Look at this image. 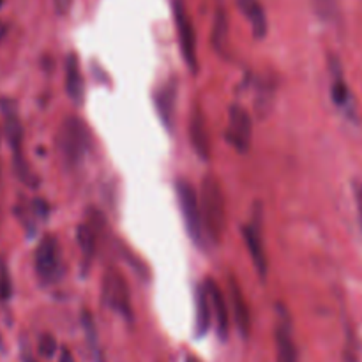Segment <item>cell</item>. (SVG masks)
I'll use <instances>...</instances> for the list:
<instances>
[{"label":"cell","instance_id":"6da1fadb","mask_svg":"<svg viewBox=\"0 0 362 362\" xmlns=\"http://www.w3.org/2000/svg\"><path fill=\"white\" fill-rule=\"evenodd\" d=\"M200 205L205 233L212 243L219 244L226 230V202L221 184L214 175H207L202 182Z\"/></svg>","mask_w":362,"mask_h":362},{"label":"cell","instance_id":"7a4b0ae2","mask_svg":"<svg viewBox=\"0 0 362 362\" xmlns=\"http://www.w3.org/2000/svg\"><path fill=\"white\" fill-rule=\"evenodd\" d=\"M57 145H59L60 158L66 163V166L74 168V166L81 165L90 148V136H88L83 120H80L78 117H67L59 129Z\"/></svg>","mask_w":362,"mask_h":362},{"label":"cell","instance_id":"3957f363","mask_svg":"<svg viewBox=\"0 0 362 362\" xmlns=\"http://www.w3.org/2000/svg\"><path fill=\"white\" fill-rule=\"evenodd\" d=\"M0 112H2V117H4V131H6V138L14 152V166H16V172L21 179L28 182V180H30V173H28L27 170V163L23 161V156H21L23 127H21L20 115H18L16 103L9 98H2L0 99Z\"/></svg>","mask_w":362,"mask_h":362},{"label":"cell","instance_id":"277c9868","mask_svg":"<svg viewBox=\"0 0 362 362\" xmlns=\"http://www.w3.org/2000/svg\"><path fill=\"white\" fill-rule=\"evenodd\" d=\"M177 197H179L180 209H182L184 223H186V230L191 235V239L202 246L204 243V216H202V205L200 197H198L197 189L191 186L186 180H180L177 184Z\"/></svg>","mask_w":362,"mask_h":362},{"label":"cell","instance_id":"5b68a950","mask_svg":"<svg viewBox=\"0 0 362 362\" xmlns=\"http://www.w3.org/2000/svg\"><path fill=\"white\" fill-rule=\"evenodd\" d=\"M35 274L42 283H53L62 272V255H60L59 240L53 235H46L35 247L34 255Z\"/></svg>","mask_w":362,"mask_h":362},{"label":"cell","instance_id":"8992f818","mask_svg":"<svg viewBox=\"0 0 362 362\" xmlns=\"http://www.w3.org/2000/svg\"><path fill=\"white\" fill-rule=\"evenodd\" d=\"M226 140L235 151L247 152L253 140V120L247 110L240 105H232L226 124Z\"/></svg>","mask_w":362,"mask_h":362},{"label":"cell","instance_id":"52a82bcc","mask_svg":"<svg viewBox=\"0 0 362 362\" xmlns=\"http://www.w3.org/2000/svg\"><path fill=\"white\" fill-rule=\"evenodd\" d=\"M274 345L276 361L278 362H299V350H297L296 334H293L292 318L286 313L285 308L278 306L274 325Z\"/></svg>","mask_w":362,"mask_h":362},{"label":"cell","instance_id":"ba28073f","mask_svg":"<svg viewBox=\"0 0 362 362\" xmlns=\"http://www.w3.org/2000/svg\"><path fill=\"white\" fill-rule=\"evenodd\" d=\"M175 25L177 35H179L180 53L184 57V62L187 64L191 71L198 69V55H197V34H194L193 21L187 14L186 7L180 0L175 2Z\"/></svg>","mask_w":362,"mask_h":362},{"label":"cell","instance_id":"9c48e42d","mask_svg":"<svg viewBox=\"0 0 362 362\" xmlns=\"http://www.w3.org/2000/svg\"><path fill=\"white\" fill-rule=\"evenodd\" d=\"M105 297L110 306L119 311L122 317L131 318V296L129 286L120 272L112 271L105 278Z\"/></svg>","mask_w":362,"mask_h":362},{"label":"cell","instance_id":"30bf717a","mask_svg":"<svg viewBox=\"0 0 362 362\" xmlns=\"http://www.w3.org/2000/svg\"><path fill=\"white\" fill-rule=\"evenodd\" d=\"M243 235H244V243H246L247 251H250V257L253 260L255 267H257V272L260 274V278L264 279L267 276L269 271V262H267V255H265V246L264 240H262V233L258 230V226L255 223H250L243 228Z\"/></svg>","mask_w":362,"mask_h":362},{"label":"cell","instance_id":"8fae6325","mask_svg":"<svg viewBox=\"0 0 362 362\" xmlns=\"http://www.w3.org/2000/svg\"><path fill=\"white\" fill-rule=\"evenodd\" d=\"M194 310H197L194 311V334H197L198 338H204V336L207 334L209 329H211V320L212 317H214L207 285H202L197 288Z\"/></svg>","mask_w":362,"mask_h":362},{"label":"cell","instance_id":"7c38bea8","mask_svg":"<svg viewBox=\"0 0 362 362\" xmlns=\"http://www.w3.org/2000/svg\"><path fill=\"white\" fill-rule=\"evenodd\" d=\"M66 92L74 105L80 106L81 103H83L85 83L83 74H81L80 60H78L76 53L67 55L66 60Z\"/></svg>","mask_w":362,"mask_h":362},{"label":"cell","instance_id":"4fadbf2b","mask_svg":"<svg viewBox=\"0 0 362 362\" xmlns=\"http://www.w3.org/2000/svg\"><path fill=\"white\" fill-rule=\"evenodd\" d=\"M228 288H230V300H232V311H233V317H235L237 327H239L240 334H243L244 338H247L251 332L250 308H247L246 299H244L243 290H240V286L237 285V281L233 278H230Z\"/></svg>","mask_w":362,"mask_h":362},{"label":"cell","instance_id":"5bb4252c","mask_svg":"<svg viewBox=\"0 0 362 362\" xmlns=\"http://www.w3.org/2000/svg\"><path fill=\"white\" fill-rule=\"evenodd\" d=\"M189 136L197 154L200 156L202 159H207L209 152H211V136H209L207 122H205V117L200 108H194L193 115H191Z\"/></svg>","mask_w":362,"mask_h":362},{"label":"cell","instance_id":"9a60e30c","mask_svg":"<svg viewBox=\"0 0 362 362\" xmlns=\"http://www.w3.org/2000/svg\"><path fill=\"white\" fill-rule=\"evenodd\" d=\"M237 6H239V9L243 11V14L246 16L255 37H265L269 30V21L260 0H237Z\"/></svg>","mask_w":362,"mask_h":362},{"label":"cell","instance_id":"2e32d148","mask_svg":"<svg viewBox=\"0 0 362 362\" xmlns=\"http://www.w3.org/2000/svg\"><path fill=\"white\" fill-rule=\"evenodd\" d=\"M99 240V225L92 219H85L78 228V247H80L81 260H83L85 267L92 264L95 257V250H98Z\"/></svg>","mask_w":362,"mask_h":362},{"label":"cell","instance_id":"e0dca14e","mask_svg":"<svg viewBox=\"0 0 362 362\" xmlns=\"http://www.w3.org/2000/svg\"><path fill=\"white\" fill-rule=\"evenodd\" d=\"M207 290H209V296H211V303H212V313H214L216 318V329H218V334L221 339H226L228 336V304H226L225 296H223L221 288L216 285L214 281H209L207 283Z\"/></svg>","mask_w":362,"mask_h":362},{"label":"cell","instance_id":"ac0fdd59","mask_svg":"<svg viewBox=\"0 0 362 362\" xmlns=\"http://www.w3.org/2000/svg\"><path fill=\"white\" fill-rule=\"evenodd\" d=\"M331 95L332 101L338 108L345 110L346 113H354V99L350 94V88L346 85L345 78H343L341 67H339L338 60H332V85H331Z\"/></svg>","mask_w":362,"mask_h":362},{"label":"cell","instance_id":"d6986e66","mask_svg":"<svg viewBox=\"0 0 362 362\" xmlns=\"http://www.w3.org/2000/svg\"><path fill=\"white\" fill-rule=\"evenodd\" d=\"M81 325H83V332H85V336H87L88 346H90L92 354H94V357H95V361H101V352H99L98 329H95L94 320H92L90 313H87V311L81 315Z\"/></svg>","mask_w":362,"mask_h":362},{"label":"cell","instance_id":"ffe728a7","mask_svg":"<svg viewBox=\"0 0 362 362\" xmlns=\"http://www.w3.org/2000/svg\"><path fill=\"white\" fill-rule=\"evenodd\" d=\"M173 101H175V92H173L172 87H166L163 92H158L156 103H158V110H159V113H161L163 120H165L166 124L172 122Z\"/></svg>","mask_w":362,"mask_h":362},{"label":"cell","instance_id":"44dd1931","mask_svg":"<svg viewBox=\"0 0 362 362\" xmlns=\"http://www.w3.org/2000/svg\"><path fill=\"white\" fill-rule=\"evenodd\" d=\"M226 34H228V20H226V13L219 11L214 21V32H212V41L218 49H223V45L226 42Z\"/></svg>","mask_w":362,"mask_h":362},{"label":"cell","instance_id":"7402d4cb","mask_svg":"<svg viewBox=\"0 0 362 362\" xmlns=\"http://www.w3.org/2000/svg\"><path fill=\"white\" fill-rule=\"evenodd\" d=\"M315 11L318 16L325 21H334L338 16V7H336V0H313Z\"/></svg>","mask_w":362,"mask_h":362},{"label":"cell","instance_id":"603a6c76","mask_svg":"<svg viewBox=\"0 0 362 362\" xmlns=\"http://www.w3.org/2000/svg\"><path fill=\"white\" fill-rule=\"evenodd\" d=\"M37 350L45 359H52L57 354V339L53 338L52 334H42L41 338H39Z\"/></svg>","mask_w":362,"mask_h":362},{"label":"cell","instance_id":"cb8c5ba5","mask_svg":"<svg viewBox=\"0 0 362 362\" xmlns=\"http://www.w3.org/2000/svg\"><path fill=\"white\" fill-rule=\"evenodd\" d=\"M13 292V285H11V276L7 271V265L0 262V299L7 300Z\"/></svg>","mask_w":362,"mask_h":362},{"label":"cell","instance_id":"d4e9b609","mask_svg":"<svg viewBox=\"0 0 362 362\" xmlns=\"http://www.w3.org/2000/svg\"><path fill=\"white\" fill-rule=\"evenodd\" d=\"M53 6H55V11L59 14H67L71 11V6H73V0H53Z\"/></svg>","mask_w":362,"mask_h":362},{"label":"cell","instance_id":"484cf974","mask_svg":"<svg viewBox=\"0 0 362 362\" xmlns=\"http://www.w3.org/2000/svg\"><path fill=\"white\" fill-rule=\"evenodd\" d=\"M354 191H356V200H357V207H359L361 223H362V184L361 182L354 184Z\"/></svg>","mask_w":362,"mask_h":362},{"label":"cell","instance_id":"4316f807","mask_svg":"<svg viewBox=\"0 0 362 362\" xmlns=\"http://www.w3.org/2000/svg\"><path fill=\"white\" fill-rule=\"evenodd\" d=\"M59 362H76V361H74L73 354H71L69 350L62 349V352H60V357H59Z\"/></svg>","mask_w":362,"mask_h":362},{"label":"cell","instance_id":"83f0119b","mask_svg":"<svg viewBox=\"0 0 362 362\" xmlns=\"http://www.w3.org/2000/svg\"><path fill=\"white\" fill-rule=\"evenodd\" d=\"M6 32H7V27L4 23H0V39H2L4 35H6Z\"/></svg>","mask_w":362,"mask_h":362},{"label":"cell","instance_id":"f1b7e54d","mask_svg":"<svg viewBox=\"0 0 362 362\" xmlns=\"http://www.w3.org/2000/svg\"><path fill=\"white\" fill-rule=\"evenodd\" d=\"M23 362H37V361H35L32 356H28V354H25V356H23Z\"/></svg>","mask_w":362,"mask_h":362},{"label":"cell","instance_id":"f546056e","mask_svg":"<svg viewBox=\"0 0 362 362\" xmlns=\"http://www.w3.org/2000/svg\"><path fill=\"white\" fill-rule=\"evenodd\" d=\"M186 362H200V361H198L197 357H193V356H187L186 357Z\"/></svg>","mask_w":362,"mask_h":362},{"label":"cell","instance_id":"4dcf8cb0","mask_svg":"<svg viewBox=\"0 0 362 362\" xmlns=\"http://www.w3.org/2000/svg\"><path fill=\"white\" fill-rule=\"evenodd\" d=\"M0 349H2V338H0Z\"/></svg>","mask_w":362,"mask_h":362},{"label":"cell","instance_id":"1f68e13d","mask_svg":"<svg viewBox=\"0 0 362 362\" xmlns=\"http://www.w3.org/2000/svg\"><path fill=\"white\" fill-rule=\"evenodd\" d=\"M0 6H2V0H0Z\"/></svg>","mask_w":362,"mask_h":362}]
</instances>
